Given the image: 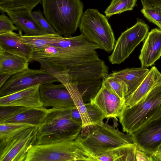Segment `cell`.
Listing matches in <instances>:
<instances>
[{
	"mask_svg": "<svg viewBox=\"0 0 161 161\" xmlns=\"http://www.w3.org/2000/svg\"><path fill=\"white\" fill-rule=\"evenodd\" d=\"M102 84V79L77 82L78 90L85 103L90 102L95 97Z\"/></svg>",
	"mask_w": 161,
	"mask_h": 161,
	"instance_id": "cell-26",
	"label": "cell"
},
{
	"mask_svg": "<svg viewBox=\"0 0 161 161\" xmlns=\"http://www.w3.org/2000/svg\"><path fill=\"white\" fill-rule=\"evenodd\" d=\"M38 127L31 126L12 136L0 139V161H25L29 149L36 144Z\"/></svg>",
	"mask_w": 161,
	"mask_h": 161,
	"instance_id": "cell-8",
	"label": "cell"
},
{
	"mask_svg": "<svg viewBox=\"0 0 161 161\" xmlns=\"http://www.w3.org/2000/svg\"><path fill=\"white\" fill-rule=\"evenodd\" d=\"M102 80L103 85L110 92L121 99H125L126 97L127 87L123 80L108 74L104 75Z\"/></svg>",
	"mask_w": 161,
	"mask_h": 161,
	"instance_id": "cell-28",
	"label": "cell"
},
{
	"mask_svg": "<svg viewBox=\"0 0 161 161\" xmlns=\"http://www.w3.org/2000/svg\"><path fill=\"white\" fill-rule=\"evenodd\" d=\"M161 56V30L155 28L148 32L141 50L139 58L141 67L152 66Z\"/></svg>",
	"mask_w": 161,
	"mask_h": 161,
	"instance_id": "cell-16",
	"label": "cell"
},
{
	"mask_svg": "<svg viewBox=\"0 0 161 161\" xmlns=\"http://www.w3.org/2000/svg\"><path fill=\"white\" fill-rule=\"evenodd\" d=\"M161 107V82L141 101L131 106H124L119 117L124 132L131 134L148 121Z\"/></svg>",
	"mask_w": 161,
	"mask_h": 161,
	"instance_id": "cell-5",
	"label": "cell"
},
{
	"mask_svg": "<svg viewBox=\"0 0 161 161\" xmlns=\"http://www.w3.org/2000/svg\"><path fill=\"white\" fill-rule=\"evenodd\" d=\"M0 121L11 117L23 110L24 108L18 106L0 107Z\"/></svg>",
	"mask_w": 161,
	"mask_h": 161,
	"instance_id": "cell-35",
	"label": "cell"
},
{
	"mask_svg": "<svg viewBox=\"0 0 161 161\" xmlns=\"http://www.w3.org/2000/svg\"><path fill=\"white\" fill-rule=\"evenodd\" d=\"M22 34L20 31H19L18 33L11 31L0 34V49L30 62L32 51L29 46L21 41Z\"/></svg>",
	"mask_w": 161,
	"mask_h": 161,
	"instance_id": "cell-18",
	"label": "cell"
},
{
	"mask_svg": "<svg viewBox=\"0 0 161 161\" xmlns=\"http://www.w3.org/2000/svg\"><path fill=\"white\" fill-rule=\"evenodd\" d=\"M108 68L102 60L86 63L69 69L72 81L102 79L108 74Z\"/></svg>",
	"mask_w": 161,
	"mask_h": 161,
	"instance_id": "cell-17",
	"label": "cell"
},
{
	"mask_svg": "<svg viewBox=\"0 0 161 161\" xmlns=\"http://www.w3.org/2000/svg\"><path fill=\"white\" fill-rule=\"evenodd\" d=\"M59 82L52 74L46 70L28 68L12 75L0 87V97L6 96L32 86Z\"/></svg>",
	"mask_w": 161,
	"mask_h": 161,
	"instance_id": "cell-10",
	"label": "cell"
},
{
	"mask_svg": "<svg viewBox=\"0 0 161 161\" xmlns=\"http://www.w3.org/2000/svg\"><path fill=\"white\" fill-rule=\"evenodd\" d=\"M12 75L8 73H0V87H1Z\"/></svg>",
	"mask_w": 161,
	"mask_h": 161,
	"instance_id": "cell-40",
	"label": "cell"
},
{
	"mask_svg": "<svg viewBox=\"0 0 161 161\" xmlns=\"http://www.w3.org/2000/svg\"><path fill=\"white\" fill-rule=\"evenodd\" d=\"M149 30L148 25L138 19L136 24L122 33L116 42L112 53L108 57L109 62L117 64L123 62L146 38Z\"/></svg>",
	"mask_w": 161,
	"mask_h": 161,
	"instance_id": "cell-9",
	"label": "cell"
},
{
	"mask_svg": "<svg viewBox=\"0 0 161 161\" xmlns=\"http://www.w3.org/2000/svg\"><path fill=\"white\" fill-rule=\"evenodd\" d=\"M31 11L21 10L8 11L6 13L14 24L28 36L48 34L38 24L31 15Z\"/></svg>",
	"mask_w": 161,
	"mask_h": 161,
	"instance_id": "cell-19",
	"label": "cell"
},
{
	"mask_svg": "<svg viewBox=\"0 0 161 161\" xmlns=\"http://www.w3.org/2000/svg\"><path fill=\"white\" fill-rule=\"evenodd\" d=\"M95 161L78 137L75 140L35 144L29 149L25 161Z\"/></svg>",
	"mask_w": 161,
	"mask_h": 161,
	"instance_id": "cell-3",
	"label": "cell"
},
{
	"mask_svg": "<svg viewBox=\"0 0 161 161\" xmlns=\"http://www.w3.org/2000/svg\"><path fill=\"white\" fill-rule=\"evenodd\" d=\"M70 116L72 120L82 125V120L81 115L76 107L71 109Z\"/></svg>",
	"mask_w": 161,
	"mask_h": 161,
	"instance_id": "cell-37",
	"label": "cell"
},
{
	"mask_svg": "<svg viewBox=\"0 0 161 161\" xmlns=\"http://www.w3.org/2000/svg\"><path fill=\"white\" fill-rule=\"evenodd\" d=\"M136 145L133 143L119 147L94 157L95 161H135Z\"/></svg>",
	"mask_w": 161,
	"mask_h": 161,
	"instance_id": "cell-24",
	"label": "cell"
},
{
	"mask_svg": "<svg viewBox=\"0 0 161 161\" xmlns=\"http://www.w3.org/2000/svg\"><path fill=\"white\" fill-rule=\"evenodd\" d=\"M31 126L33 125L20 123L0 124V139L6 138L12 136Z\"/></svg>",
	"mask_w": 161,
	"mask_h": 161,
	"instance_id": "cell-30",
	"label": "cell"
},
{
	"mask_svg": "<svg viewBox=\"0 0 161 161\" xmlns=\"http://www.w3.org/2000/svg\"><path fill=\"white\" fill-rule=\"evenodd\" d=\"M39 92L43 108H73L75 107L69 92L62 83H53L41 85Z\"/></svg>",
	"mask_w": 161,
	"mask_h": 161,
	"instance_id": "cell-12",
	"label": "cell"
},
{
	"mask_svg": "<svg viewBox=\"0 0 161 161\" xmlns=\"http://www.w3.org/2000/svg\"><path fill=\"white\" fill-rule=\"evenodd\" d=\"M42 0H0V11L2 13L8 11L28 10L31 11Z\"/></svg>",
	"mask_w": 161,
	"mask_h": 161,
	"instance_id": "cell-27",
	"label": "cell"
},
{
	"mask_svg": "<svg viewBox=\"0 0 161 161\" xmlns=\"http://www.w3.org/2000/svg\"><path fill=\"white\" fill-rule=\"evenodd\" d=\"M46 108H24L15 115L0 121V124H24L38 126L44 121L48 112Z\"/></svg>",
	"mask_w": 161,
	"mask_h": 161,
	"instance_id": "cell-21",
	"label": "cell"
},
{
	"mask_svg": "<svg viewBox=\"0 0 161 161\" xmlns=\"http://www.w3.org/2000/svg\"><path fill=\"white\" fill-rule=\"evenodd\" d=\"M68 90L75 107L79 112L82 120V127L79 135L83 138L90 134L97 127L93 125L88 115L85 103L78 89L76 81H72L70 77H64L59 79Z\"/></svg>",
	"mask_w": 161,
	"mask_h": 161,
	"instance_id": "cell-14",
	"label": "cell"
},
{
	"mask_svg": "<svg viewBox=\"0 0 161 161\" xmlns=\"http://www.w3.org/2000/svg\"><path fill=\"white\" fill-rule=\"evenodd\" d=\"M31 15L40 25L48 34H55L57 33L55 31L44 18L42 13L39 10L31 12Z\"/></svg>",
	"mask_w": 161,
	"mask_h": 161,
	"instance_id": "cell-33",
	"label": "cell"
},
{
	"mask_svg": "<svg viewBox=\"0 0 161 161\" xmlns=\"http://www.w3.org/2000/svg\"><path fill=\"white\" fill-rule=\"evenodd\" d=\"M141 12L150 22L161 30V7H143Z\"/></svg>",
	"mask_w": 161,
	"mask_h": 161,
	"instance_id": "cell-32",
	"label": "cell"
},
{
	"mask_svg": "<svg viewBox=\"0 0 161 161\" xmlns=\"http://www.w3.org/2000/svg\"><path fill=\"white\" fill-rule=\"evenodd\" d=\"M40 85L30 87L10 94L0 97V106H18L25 108H43Z\"/></svg>",
	"mask_w": 161,
	"mask_h": 161,
	"instance_id": "cell-13",
	"label": "cell"
},
{
	"mask_svg": "<svg viewBox=\"0 0 161 161\" xmlns=\"http://www.w3.org/2000/svg\"><path fill=\"white\" fill-rule=\"evenodd\" d=\"M72 108L49 109L42 123L38 126L36 144L72 141L80 134L82 125L72 119Z\"/></svg>",
	"mask_w": 161,
	"mask_h": 161,
	"instance_id": "cell-1",
	"label": "cell"
},
{
	"mask_svg": "<svg viewBox=\"0 0 161 161\" xmlns=\"http://www.w3.org/2000/svg\"><path fill=\"white\" fill-rule=\"evenodd\" d=\"M116 125L104 123L89 135L79 138L86 150L94 157L103 154L114 148L132 143L131 135L125 134L116 128Z\"/></svg>",
	"mask_w": 161,
	"mask_h": 161,
	"instance_id": "cell-7",
	"label": "cell"
},
{
	"mask_svg": "<svg viewBox=\"0 0 161 161\" xmlns=\"http://www.w3.org/2000/svg\"><path fill=\"white\" fill-rule=\"evenodd\" d=\"M149 70L147 68L142 67L127 68L120 71H113L109 75L125 82L128 90L126 98L137 89Z\"/></svg>",
	"mask_w": 161,
	"mask_h": 161,
	"instance_id": "cell-22",
	"label": "cell"
},
{
	"mask_svg": "<svg viewBox=\"0 0 161 161\" xmlns=\"http://www.w3.org/2000/svg\"><path fill=\"white\" fill-rule=\"evenodd\" d=\"M151 157L152 161H161V145Z\"/></svg>",
	"mask_w": 161,
	"mask_h": 161,
	"instance_id": "cell-39",
	"label": "cell"
},
{
	"mask_svg": "<svg viewBox=\"0 0 161 161\" xmlns=\"http://www.w3.org/2000/svg\"><path fill=\"white\" fill-rule=\"evenodd\" d=\"M36 59L68 69L93 60L89 49L84 44L78 42L69 43L62 48L50 46L33 51L31 61Z\"/></svg>",
	"mask_w": 161,
	"mask_h": 161,
	"instance_id": "cell-4",
	"label": "cell"
},
{
	"mask_svg": "<svg viewBox=\"0 0 161 161\" xmlns=\"http://www.w3.org/2000/svg\"><path fill=\"white\" fill-rule=\"evenodd\" d=\"M106 17L97 9H88L83 14L79 27L81 33L89 41L110 53L116 41Z\"/></svg>",
	"mask_w": 161,
	"mask_h": 161,
	"instance_id": "cell-6",
	"label": "cell"
},
{
	"mask_svg": "<svg viewBox=\"0 0 161 161\" xmlns=\"http://www.w3.org/2000/svg\"><path fill=\"white\" fill-rule=\"evenodd\" d=\"M63 36L58 33L28 36L21 35V41L30 47L32 52L46 48L58 42Z\"/></svg>",
	"mask_w": 161,
	"mask_h": 161,
	"instance_id": "cell-25",
	"label": "cell"
},
{
	"mask_svg": "<svg viewBox=\"0 0 161 161\" xmlns=\"http://www.w3.org/2000/svg\"><path fill=\"white\" fill-rule=\"evenodd\" d=\"M16 31H19L18 28L9 18L2 13L0 16V34Z\"/></svg>",
	"mask_w": 161,
	"mask_h": 161,
	"instance_id": "cell-34",
	"label": "cell"
},
{
	"mask_svg": "<svg viewBox=\"0 0 161 161\" xmlns=\"http://www.w3.org/2000/svg\"><path fill=\"white\" fill-rule=\"evenodd\" d=\"M160 82L161 73L155 66H152L137 89L125 99V106H131L140 102Z\"/></svg>",
	"mask_w": 161,
	"mask_h": 161,
	"instance_id": "cell-20",
	"label": "cell"
},
{
	"mask_svg": "<svg viewBox=\"0 0 161 161\" xmlns=\"http://www.w3.org/2000/svg\"><path fill=\"white\" fill-rule=\"evenodd\" d=\"M43 13L57 33L71 36L79 27L83 14L80 0H42Z\"/></svg>",
	"mask_w": 161,
	"mask_h": 161,
	"instance_id": "cell-2",
	"label": "cell"
},
{
	"mask_svg": "<svg viewBox=\"0 0 161 161\" xmlns=\"http://www.w3.org/2000/svg\"><path fill=\"white\" fill-rule=\"evenodd\" d=\"M160 118H161V107L156 112L148 121Z\"/></svg>",
	"mask_w": 161,
	"mask_h": 161,
	"instance_id": "cell-41",
	"label": "cell"
},
{
	"mask_svg": "<svg viewBox=\"0 0 161 161\" xmlns=\"http://www.w3.org/2000/svg\"><path fill=\"white\" fill-rule=\"evenodd\" d=\"M91 101L103 111L106 118L116 119L125 105V99L121 98L103 84L98 93Z\"/></svg>",
	"mask_w": 161,
	"mask_h": 161,
	"instance_id": "cell-15",
	"label": "cell"
},
{
	"mask_svg": "<svg viewBox=\"0 0 161 161\" xmlns=\"http://www.w3.org/2000/svg\"><path fill=\"white\" fill-rule=\"evenodd\" d=\"M137 0H112L106 8L105 14L107 17L125 11L132 10L136 4Z\"/></svg>",
	"mask_w": 161,
	"mask_h": 161,
	"instance_id": "cell-29",
	"label": "cell"
},
{
	"mask_svg": "<svg viewBox=\"0 0 161 161\" xmlns=\"http://www.w3.org/2000/svg\"><path fill=\"white\" fill-rule=\"evenodd\" d=\"M90 118L94 125H100L103 124V119L106 118L103 111L92 102L85 103Z\"/></svg>",
	"mask_w": 161,
	"mask_h": 161,
	"instance_id": "cell-31",
	"label": "cell"
},
{
	"mask_svg": "<svg viewBox=\"0 0 161 161\" xmlns=\"http://www.w3.org/2000/svg\"><path fill=\"white\" fill-rule=\"evenodd\" d=\"M143 7H161V0H141Z\"/></svg>",
	"mask_w": 161,
	"mask_h": 161,
	"instance_id": "cell-38",
	"label": "cell"
},
{
	"mask_svg": "<svg viewBox=\"0 0 161 161\" xmlns=\"http://www.w3.org/2000/svg\"><path fill=\"white\" fill-rule=\"evenodd\" d=\"M136 161H152L151 156L137 148L136 152Z\"/></svg>",
	"mask_w": 161,
	"mask_h": 161,
	"instance_id": "cell-36",
	"label": "cell"
},
{
	"mask_svg": "<svg viewBox=\"0 0 161 161\" xmlns=\"http://www.w3.org/2000/svg\"><path fill=\"white\" fill-rule=\"evenodd\" d=\"M130 135L137 148L151 156L161 145V118L148 121Z\"/></svg>",
	"mask_w": 161,
	"mask_h": 161,
	"instance_id": "cell-11",
	"label": "cell"
},
{
	"mask_svg": "<svg viewBox=\"0 0 161 161\" xmlns=\"http://www.w3.org/2000/svg\"><path fill=\"white\" fill-rule=\"evenodd\" d=\"M29 62L22 57L0 49V73L13 75L29 68Z\"/></svg>",
	"mask_w": 161,
	"mask_h": 161,
	"instance_id": "cell-23",
	"label": "cell"
}]
</instances>
